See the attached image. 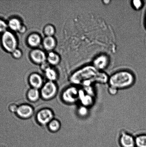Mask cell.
<instances>
[{
	"instance_id": "20",
	"label": "cell",
	"mask_w": 146,
	"mask_h": 147,
	"mask_svg": "<svg viewBox=\"0 0 146 147\" xmlns=\"http://www.w3.org/2000/svg\"><path fill=\"white\" fill-rule=\"evenodd\" d=\"M49 128L53 132H56L59 130L61 127V124L57 119H53L48 123Z\"/></svg>"
},
{
	"instance_id": "30",
	"label": "cell",
	"mask_w": 146,
	"mask_h": 147,
	"mask_svg": "<svg viewBox=\"0 0 146 147\" xmlns=\"http://www.w3.org/2000/svg\"><path fill=\"white\" fill-rule=\"evenodd\" d=\"M145 26L146 28V14H145Z\"/></svg>"
},
{
	"instance_id": "16",
	"label": "cell",
	"mask_w": 146,
	"mask_h": 147,
	"mask_svg": "<svg viewBox=\"0 0 146 147\" xmlns=\"http://www.w3.org/2000/svg\"><path fill=\"white\" fill-rule=\"evenodd\" d=\"M48 62L51 65H58L61 61V57L58 54L54 52H49L47 57Z\"/></svg>"
},
{
	"instance_id": "7",
	"label": "cell",
	"mask_w": 146,
	"mask_h": 147,
	"mask_svg": "<svg viewBox=\"0 0 146 147\" xmlns=\"http://www.w3.org/2000/svg\"><path fill=\"white\" fill-rule=\"evenodd\" d=\"M53 113L51 109H45L40 110L37 115V119L39 123L45 125L49 123L53 119Z\"/></svg>"
},
{
	"instance_id": "24",
	"label": "cell",
	"mask_w": 146,
	"mask_h": 147,
	"mask_svg": "<svg viewBox=\"0 0 146 147\" xmlns=\"http://www.w3.org/2000/svg\"><path fill=\"white\" fill-rule=\"evenodd\" d=\"M143 2L140 0H134L132 1V5L135 9L138 10L141 9L143 6Z\"/></svg>"
},
{
	"instance_id": "25",
	"label": "cell",
	"mask_w": 146,
	"mask_h": 147,
	"mask_svg": "<svg viewBox=\"0 0 146 147\" xmlns=\"http://www.w3.org/2000/svg\"><path fill=\"white\" fill-rule=\"evenodd\" d=\"M11 54H12L13 57L17 59H21L23 55L22 52L21 50L18 49L14 50Z\"/></svg>"
},
{
	"instance_id": "27",
	"label": "cell",
	"mask_w": 146,
	"mask_h": 147,
	"mask_svg": "<svg viewBox=\"0 0 146 147\" xmlns=\"http://www.w3.org/2000/svg\"><path fill=\"white\" fill-rule=\"evenodd\" d=\"M41 69L42 71H45L47 69L50 67V64L49 63L45 61V62L43 63V64L41 65Z\"/></svg>"
},
{
	"instance_id": "18",
	"label": "cell",
	"mask_w": 146,
	"mask_h": 147,
	"mask_svg": "<svg viewBox=\"0 0 146 147\" xmlns=\"http://www.w3.org/2000/svg\"><path fill=\"white\" fill-rule=\"evenodd\" d=\"M27 96L28 99L31 101H36L39 98L40 93L38 89L33 88L28 91Z\"/></svg>"
},
{
	"instance_id": "2",
	"label": "cell",
	"mask_w": 146,
	"mask_h": 147,
	"mask_svg": "<svg viewBox=\"0 0 146 147\" xmlns=\"http://www.w3.org/2000/svg\"><path fill=\"white\" fill-rule=\"evenodd\" d=\"M135 78L133 74L128 70H120L113 74L109 77V86L118 90L129 88L135 84Z\"/></svg>"
},
{
	"instance_id": "29",
	"label": "cell",
	"mask_w": 146,
	"mask_h": 147,
	"mask_svg": "<svg viewBox=\"0 0 146 147\" xmlns=\"http://www.w3.org/2000/svg\"><path fill=\"white\" fill-rule=\"evenodd\" d=\"M26 30L27 28L25 26L22 25L18 32L19 33H21V34H23L26 31Z\"/></svg>"
},
{
	"instance_id": "15",
	"label": "cell",
	"mask_w": 146,
	"mask_h": 147,
	"mask_svg": "<svg viewBox=\"0 0 146 147\" xmlns=\"http://www.w3.org/2000/svg\"><path fill=\"white\" fill-rule=\"evenodd\" d=\"M7 24L8 28L11 31L15 32H18L22 25L21 21L18 19L15 18L10 19Z\"/></svg>"
},
{
	"instance_id": "3",
	"label": "cell",
	"mask_w": 146,
	"mask_h": 147,
	"mask_svg": "<svg viewBox=\"0 0 146 147\" xmlns=\"http://www.w3.org/2000/svg\"><path fill=\"white\" fill-rule=\"evenodd\" d=\"M1 42L2 48L7 52L11 53L17 49L18 41L16 37L8 30L1 34Z\"/></svg>"
},
{
	"instance_id": "12",
	"label": "cell",
	"mask_w": 146,
	"mask_h": 147,
	"mask_svg": "<svg viewBox=\"0 0 146 147\" xmlns=\"http://www.w3.org/2000/svg\"><path fill=\"white\" fill-rule=\"evenodd\" d=\"M29 81L30 84L34 88L38 89L43 86V79L38 74L34 73L30 75Z\"/></svg>"
},
{
	"instance_id": "1",
	"label": "cell",
	"mask_w": 146,
	"mask_h": 147,
	"mask_svg": "<svg viewBox=\"0 0 146 147\" xmlns=\"http://www.w3.org/2000/svg\"><path fill=\"white\" fill-rule=\"evenodd\" d=\"M109 77L103 71L97 69L92 65H88L74 72L70 77V81L73 84L85 87L91 86L93 83H108Z\"/></svg>"
},
{
	"instance_id": "6",
	"label": "cell",
	"mask_w": 146,
	"mask_h": 147,
	"mask_svg": "<svg viewBox=\"0 0 146 147\" xmlns=\"http://www.w3.org/2000/svg\"><path fill=\"white\" fill-rule=\"evenodd\" d=\"M57 87L54 82L49 81L42 86L41 94L43 98L49 99L53 98L56 94Z\"/></svg>"
},
{
	"instance_id": "28",
	"label": "cell",
	"mask_w": 146,
	"mask_h": 147,
	"mask_svg": "<svg viewBox=\"0 0 146 147\" xmlns=\"http://www.w3.org/2000/svg\"><path fill=\"white\" fill-rule=\"evenodd\" d=\"M18 107L15 104L11 105L9 107L10 110L11 112H16Z\"/></svg>"
},
{
	"instance_id": "26",
	"label": "cell",
	"mask_w": 146,
	"mask_h": 147,
	"mask_svg": "<svg viewBox=\"0 0 146 147\" xmlns=\"http://www.w3.org/2000/svg\"><path fill=\"white\" fill-rule=\"evenodd\" d=\"M118 89L116 88L115 87L110 86H108V91L109 94L111 96H114L117 95L118 93Z\"/></svg>"
},
{
	"instance_id": "23",
	"label": "cell",
	"mask_w": 146,
	"mask_h": 147,
	"mask_svg": "<svg viewBox=\"0 0 146 147\" xmlns=\"http://www.w3.org/2000/svg\"><path fill=\"white\" fill-rule=\"evenodd\" d=\"M8 28L7 23L6 22L5 20L0 18V34H2L7 31Z\"/></svg>"
},
{
	"instance_id": "9",
	"label": "cell",
	"mask_w": 146,
	"mask_h": 147,
	"mask_svg": "<svg viewBox=\"0 0 146 147\" xmlns=\"http://www.w3.org/2000/svg\"><path fill=\"white\" fill-rule=\"evenodd\" d=\"M30 57L33 62L41 65L45 62L47 57L43 51L39 49H34L30 53Z\"/></svg>"
},
{
	"instance_id": "4",
	"label": "cell",
	"mask_w": 146,
	"mask_h": 147,
	"mask_svg": "<svg viewBox=\"0 0 146 147\" xmlns=\"http://www.w3.org/2000/svg\"><path fill=\"white\" fill-rule=\"evenodd\" d=\"M120 147H135V138L132 134L125 130L120 132L118 141Z\"/></svg>"
},
{
	"instance_id": "13",
	"label": "cell",
	"mask_w": 146,
	"mask_h": 147,
	"mask_svg": "<svg viewBox=\"0 0 146 147\" xmlns=\"http://www.w3.org/2000/svg\"><path fill=\"white\" fill-rule=\"evenodd\" d=\"M43 45L45 50L51 52L56 47L57 42L53 37L46 36L43 40Z\"/></svg>"
},
{
	"instance_id": "17",
	"label": "cell",
	"mask_w": 146,
	"mask_h": 147,
	"mask_svg": "<svg viewBox=\"0 0 146 147\" xmlns=\"http://www.w3.org/2000/svg\"><path fill=\"white\" fill-rule=\"evenodd\" d=\"M135 147H146V132L135 136Z\"/></svg>"
},
{
	"instance_id": "8",
	"label": "cell",
	"mask_w": 146,
	"mask_h": 147,
	"mask_svg": "<svg viewBox=\"0 0 146 147\" xmlns=\"http://www.w3.org/2000/svg\"><path fill=\"white\" fill-rule=\"evenodd\" d=\"M109 63L108 56L105 54H101L94 58L92 65L97 69L103 71L108 67Z\"/></svg>"
},
{
	"instance_id": "22",
	"label": "cell",
	"mask_w": 146,
	"mask_h": 147,
	"mask_svg": "<svg viewBox=\"0 0 146 147\" xmlns=\"http://www.w3.org/2000/svg\"><path fill=\"white\" fill-rule=\"evenodd\" d=\"M77 111L79 115L82 118L87 117L88 116L89 112V108L83 105L79 107Z\"/></svg>"
},
{
	"instance_id": "14",
	"label": "cell",
	"mask_w": 146,
	"mask_h": 147,
	"mask_svg": "<svg viewBox=\"0 0 146 147\" xmlns=\"http://www.w3.org/2000/svg\"><path fill=\"white\" fill-rule=\"evenodd\" d=\"M41 42V37L37 33L30 34L27 38V42L30 47L36 48L39 47Z\"/></svg>"
},
{
	"instance_id": "5",
	"label": "cell",
	"mask_w": 146,
	"mask_h": 147,
	"mask_svg": "<svg viewBox=\"0 0 146 147\" xmlns=\"http://www.w3.org/2000/svg\"><path fill=\"white\" fill-rule=\"evenodd\" d=\"M79 89L75 86H71L65 89L62 94V97L66 103L73 104L79 100Z\"/></svg>"
},
{
	"instance_id": "19",
	"label": "cell",
	"mask_w": 146,
	"mask_h": 147,
	"mask_svg": "<svg viewBox=\"0 0 146 147\" xmlns=\"http://www.w3.org/2000/svg\"><path fill=\"white\" fill-rule=\"evenodd\" d=\"M44 73L46 77L50 81L54 82V81L56 80L58 78V75L56 71L51 67L47 69L44 71Z\"/></svg>"
},
{
	"instance_id": "21",
	"label": "cell",
	"mask_w": 146,
	"mask_h": 147,
	"mask_svg": "<svg viewBox=\"0 0 146 147\" xmlns=\"http://www.w3.org/2000/svg\"><path fill=\"white\" fill-rule=\"evenodd\" d=\"M44 33L46 36L53 37L55 34V28L51 24H48L44 27Z\"/></svg>"
},
{
	"instance_id": "10",
	"label": "cell",
	"mask_w": 146,
	"mask_h": 147,
	"mask_svg": "<svg viewBox=\"0 0 146 147\" xmlns=\"http://www.w3.org/2000/svg\"><path fill=\"white\" fill-rule=\"evenodd\" d=\"M79 100L81 105L89 108L93 105L94 96L86 93L83 89H79Z\"/></svg>"
},
{
	"instance_id": "11",
	"label": "cell",
	"mask_w": 146,
	"mask_h": 147,
	"mask_svg": "<svg viewBox=\"0 0 146 147\" xmlns=\"http://www.w3.org/2000/svg\"><path fill=\"white\" fill-rule=\"evenodd\" d=\"M17 113L19 117L23 119H28L33 113V109L28 105H23L18 107Z\"/></svg>"
}]
</instances>
